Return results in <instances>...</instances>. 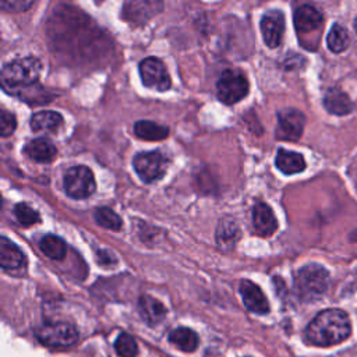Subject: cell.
Wrapping results in <instances>:
<instances>
[{
	"mask_svg": "<svg viewBox=\"0 0 357 357\" xmlns=\"http://www.w3.org/2000/svg\"><path fill=\"white\" fill-rule=\"evenodd\" d=\"M14 215H15V219L18 220V223L22 226H32V225L39 223V220H40L39 213L33 208H31L29 205H26L24 202H20L14 206Z\"/></svg>",
	"mask_w": 357,
	"mask_h": 357,
	"instance_id": "obj_27",
	"label": "cell"
},
{
	"mask_svg": "<svg viewBox=\"0 0 357 357\" xmlns=\"http://www.w3.org/2000/svg\"><path fill=\"white\" fill-rule=\"evenodd\" d=\"M261 33L265 45L275 49L280 45L284 32V15L280 10H269L261 18Z\"/></svg>",
	"mask_w": 357,
	"mask_h": 357,
	"instance_id": "obj_10",
	"label": "cell"
},
{
	"mask_svg": "<svg viewBox=\"0 0 357 357\" xmlns=\"http://www.w3.org/2000/svg\"><path fill=\"white\" fill-rule=\"evenodd\" d=\"M329 272L318 264H308L300 268L294 276V290L300 300L315 301L328 289Z\"/></svg>",
	"mask_w": 357,
	"mask_h": 357,
	"instance_id": "obj_3",
	"label": "cell"
},
{
	"mask_svg": "<svg viewBox=\"0 0 357 357\" xmlns=\"http://www.w3.org/2000/svg\"><path fill=\"white\" fill-rule=\"evenodd\" d=\"M351 324L349 315L337 308L324 310L314 317L305 329L310 344L328 347L346 340L350 336Z\"/></svg>",
	"mask_w": 357,
	"mask_h": 357,
	"instance_id": "obj_1",
	"label": "cell"
},
{
	"mask_svg": "<svg viewBox=\"0 0 357 357\" xmlns=\"http://www.w3.org/2000/svg\"><path fill=\"white\" fill-rule=\"evenodd\" d=\"M114 350L119 357H137L138 356V344H137L135 339L126 332H123L117 336V339L114 342Z\"/></svg>",
	"mask_w": 357,
	"mask_h": 357,
	"instance_id": "obj_26",
	"label": "cell"
},
{
	"mask_svg": "<svg viewBox=\"0 0 357 357\" xmlns=\"http://www.w3.org/2000/svg\"><path fill=\"white\" fill-rule=\"evenodd\" d=\"M238 290H240L244 305L250 311H252L255 314H266L269 311V303H268L264 291L254 282H251L248 279H243L240 282Z\"/></svg>",
	"mask_w": 357,
	"mask_h": 357,
	"instance_id": "obj_11",
	"label": "cell"
},
{
	"mask_svg": "<svg viewBox=\"0 0 357 357\" xmlns=\"http://www.w3.org/2000/svg\"><path fill=\"white\" fill-rule=\"evenodd\" d=\"M252 226H254V230L262 237L272 236L276 231L278 220H276V216H275L273 211L271 209V206H268L264 202H257L254 205Z\"/></svg>",
	"mask_w": 357,
	"mask_h": 357,
	"instance_id": "obj_12",
	"label": "cell"
},
{
	"mask_svg": "<svg viewBox=\"0 0 357 357\" xmlns=\"http://www.w3.org/2000/svg\"><path fill=\"white\" fill-rule=\"evenodd\" d=\"M305 126V116L303 112L287 107L278 112V127L276 137L283 141H297Z\"/></svg>",
	"mask_w": 357,
	"mask_h": 357,
	"instance_id": "obj_9",
	"label": "cell"
},
{
	"mask_svg": "<svg viewBox=\"0 0 357 357\" xmlns=\"http://www.w3.org/2000/svg\"><path fill=\"white\" fill-rule=\"evenodd\" d=\"M40 251L50 259H61L67 252V244L56 234H46L39 241Z\"/></svg>",
	"mask_w": 357,
	"mask_h": 357,
	"instance_id": "obj_22",
	"label": "cell"
},
{
	"mask_svg": "<svg viewBox=\"0 0 357 357\" xmlns=\"http://www.w3.org/2000/svg\"><path fill=\"white\" fill-rule=\"evenodd\" d=\"M354 29H356V32H357V17H356V21H354Z\"/></svg>",
	"mask_w": 357,
	"mask_h": 357,
	"instance_id": "obj_31",
	"label": "cell"
},
{
	"mask_svg": "<svg viewBox=\"0 0 357 357\" xmlns=\"http://www.w3.org/2000/svg\"><path fill=\"white\" fill-rule=\"evenodd\" d=\"M29 126L33 131L54 132L63 126V116L54 110H42L32 114Z\"/></svg>",
	"mask_w": 357,
	"mask_h": 357,
	"instance_id": "obj_19",
	"label": "cell"
},
{
	"mask_svg": "<svg viewBox=\"0 0 357 357\" xmlns=\"http://www.w3.org/2000/svg\"><path fill=\"white\" fill-rule=\"evenodd\" d=\"M25 264L24 252L7 237H0V265L4 271H14Z\"/></svg>",
	"mask_w": 357,
	"mask_h": 357,
	"instance_id": "obj_15",
	"label": "cell"
},
{
	"mask_svg": "<svg viewBox=\"0 0 357 357\" xmlns=\"http://www.w3.org/2000/svg\"><path fill=\"white\" fill-rule=\"evenodd\" d=\"M138 310H139V314H141L142 319L149 326L158 325L166 317L165 305L159 300H156L155 297L148 296V294H144V296L139 297V300H138Z\"/></svg>",
	"mask_w": 357,
	"mask_h": 357,
	"instance_id": "obj_14",
	"label": "cell"
},
{
	"mask_svg": "<svg viewBox=\"0 0 357 357\" xmlns=\"http://www.w3.org/2000/svg\"><path fill=\"white\" fill-rule=\"evenodd\" d=\"M93 218H95V220L99 226H102L105 229H109V230H113V231L120 230L121 225H123L121 218L107 206L96 208L95 213H93Z\"/></svg>",
	"mask_w": 357,
	"mask_h": 357,
	"instance_id": "obj_24",
	"label": "cell"
},
{
	"mask_svg": "<svg viewBox=\"0 0 357 357\" xmlns=\"http://www.w3.org/2000/svg\"><path fill=\"white\" fill-rule=\"evenodd\" d=\"M63 187L66 194L73 199H85L93 194L96 188L93 173L86 166H73L63 177Z\"/></svg>",
	"mask_w": 357,
	"mask_h": 357,
	"instance_id": "obj_6",
	"label": "cell"
},
{
	"mask_svg": "<svg viewBox=\"0 0 357 357\" xmlns=\"http://www.w3.org/2000/svg\"><path fill=\"white\" fill-rule=\"evenodd\" d=\"M24 152L26 156H29L32 160L39 162V163H47L52 162L57 153L56 146L53 145L52 141L47 138H35L31 139L25 148Z\"/></svg>",
	"mask_w": 357,
	"mask_h": 357,
	"instance_id": "obj_16",
	"label": "cell"
},
{
	"mask_svg": "<svg viewBox=\"0 0 357 357\" xmlns=\"http://www.w3.org/2000/svg\"><path fill=\"white\" fill-rule=\"evenodd\" d=\"M152 1H131L124 4V18L135 22V24H144L146 22L152 15L148 13H144V8L146 10L151 6Z\"/></svg>",
	"mask_w": 357,
	"mask_h": 357,
	"instance_id": "obj_25",
	"label": "cell"
},
{
	"mask_svg": "<svg viewBox=\"0 0 357 357\" xmlns=\"http://www.w3.org/2000/svg\"><path fill=\"white\" fill-rule=\"evenodd\" d=\"M139 77L142 84L159 92H165L172 86L170 75L166 66L156 57H146L139 63Z\"/></svg>",
	"mask_w": 357,
	"mask_h": 357,
	"instance_id": "obj_8",
	"label": "cell"
},
{
	"mask_svg": "<svg viewBox=\"0 0 357 357\" xmlns=\"http://www.w3.org/2000/svg\"><path fill=\"white\" fill-rule=\"evenodd\" d=\"M328 49L333 53L344 52L350 45V36L347 29L340 24H333L326 38Z\"/></svg>",
	"mask_w": 357,
	"mask_h": 357,
	"instance_id": "obj_23",
	"label": "cell"
},
{
	"mask_svg": "<svg viewBox=\"0 0 357 357\" xmlns=\"http://www.w3.org/2000/svg\"><path fill=\"white\" fill-rule=\"evenodd\" d=\"M324 107L332 114L344 116L353 110V103L342 89L329 88L324 95Z\"/></svg>",
	"mask_w": 357,
	"mask_h": 357,
	"instance_id": "obj_17",
	"label": "cell"
},
{
	"mask_svg": "<svg viewBox=\"0 0 357 357\" xmlns=\"http://www.w3.org/2000/svg\"><path fill=\"white\" fill-rule=\"evenodd\" d=\"M42 73V63L33 56L18 57L4 64L1 70L3 86L10 89H20L32 86L38 82Z\"/></svg>",
	"mask_w": 357,
	"mask_h": 357,
	"instance_id": "obj_2",
	"label": "cell"
},
{
	"mask_svg": "<svg viewBox=\"0 0 357 357\" xmlns=\"http://www.w3.org/2000/svg\"><path fill=\"white\" fill-rule=\"evenodd\" d=\"M275 165L284 174H296L305 169V160L301 153L287 151L283 148L278 149Z\"/></svg>",
	"mask_w": 357,
	"mask_h": 357,
	"instance_id": "obj_18",
	"label": "cell"
},
{
	"mask_svg": "<svg viewBox=\"0 0 357 357\" xmlns=\"http://www.w3.org/2000/svg\"><path fill=\"white\" fill-rule=\"evenodd\" d=\"M293 20L297 32H311L321 26L322 14L315 7L310 4H303L294 10Z\"/></svg>",
	"mask_w": 357,
	"mask_h": 357,
	"instance_id": "obj_13",
	"label": "cell"
},
{
	"mask_svg": "<svg viewBox=\"0 0 357 357\" xmlns=\"http://www.w3.org/2000/svg\"><path fill=\"white\" fill-rule=\"evenodd\" d=\"M0 121H1V124H0V132H1V135H3V137L11 135V134L14 132L15 127H17V119H15V116H14L11 112H8V110H1V113H0Z\"/></svg>",
	"mask_w": 357,
	"mask_h": 357,
	"instance_id": "obj_29",
	"label": "cell"
},
{
	"mask_svg": "<svg viewBox=\"0 0 357 357\" xmlns=\"http://www.w3.org/2000/svg\"><path fill=\"white\" fill-rule=\"evenodd\" d=\"M32 6L31 0H3L1 1V8L6 11H25Z\"/></svg>",
	"mask_w": 357,
	"mask_h": 357,
	"instance_id": "obj_30",
	"label": "cell"
},
{
	"mask_svg": "<svg viewBox=\"0 0 357 357\" xmlns=\"http://www.w3.org/2000/svg\"><path fill=\"white\" fill-rule=\"evenodd\" d=\"M134 134L141 139L159 141L169 135V127L151 120H138L134 124Z\"/></svg>",
	"mask_w": 357,
	"mask_h": 357,
	"instance_id": "obj_21",
	"label": "cell"
},
{
	"mask_svg": "<svg viewBox=\"0 0 357 357\" xmlns=\"http://www.w3.org/2000/svg\"><path fill=\"white\" fill-rule=\"evenodd\" d=\"M248 79L238 70H225L216 82V96L225 105H234L248 93Z\"/></svg>",
	"mask_w": 357,
	"mask_h": 357,
	"instance_id": "obj_5",
	"label": "cell"
},
{
	"mask_svg": "<svg viewBox=\"0 0 357 357\" xmlns=\"http://www.w3.org/2000/svg\"><path fill=\"white\" fill-rule=\"evenodd\" d=\"M238 237V229H237V225L236 222H226V220H222L219 223V227H218V234H216V238L220 244H233L236 241V238Z\"/></svg>",
	"mask_w": 357,
	"mask_h": 357,
	"instance_id": "obj_28",
	"label": "cell"
},
{
	"mask_svg": "<svg viewBox=\"0 0 357 357\" xmlns=\"http://www.w3.org/2000/svg\"><path fill=\"white\" fill-rule=\"evenodd\" d=\"M169 342L172 344H174L177 349H180L181 351L191 353L198 347L199 337H198L197 332H194L191 328L180 326V328L173 329L169 333Z\"/></svg>",
	"mask_w": 357,
	"mask_h": 357,
	"instance_id": "obj_20",
	"label": "cell"
},
{
	"mask_svg": "<svg viewBox=\"0 0 357 357\" xmlns=\"http://www.w3.org/2000/svg\"><path fill=\"white\" fill-rule=\"evenodd\" d=\"M35 335L42 344L53 349H66L78 340L75 326L68 322H46L36 329Z\"/></svg>",
	"mask_w": 357,
	"mask_h": 357,
	"instance_id": "obj_4",
	"label": "cell"
},
{
	"mask_svg": "<svg viewBox=\"0 0 357 357\" xmlns=\"http://www.w3.org/2000/svg\"><path fill=\"white\" fill-rule=\"evenodd\" d=\"M132 166L142 181L152 183L165 176L167 169V159L159 151L139 152L134 156Z\"/></svg>",
	"mask_w": 357,
	"mask_h": 357,
	"instance_id": "obj_7",
	"label": "cell"
}]
</instances>
